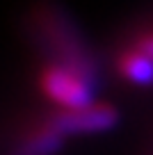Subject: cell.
I'll list each match as a JSON object with an SVG mask.
<instances>
[{"label":"cell","mask_w":153,"mask_h":155,"mask_svg":"<svg viewBox=\"0 0 153 155\" xmlns=\"http://www.w3.org/2000/svg\"><path fill=\"white\" fill-rule=\"evenodd\" d=\"M133 46L139 48L142 53H146L148 57L153 59V25L137 30V34H135V39H133Z\"/></svg>","instance_id":"6"},{"label":"cell","mask_w":153,"mask_h":155,"mask_svg":"<svg viewBox=\"0 0 153 155\" xmlns=\"http://www.w3.org/2000/svg\"><path fill=\"white\" fill-rule=\"evenodd\" d=\"M64 137L66 135L53 121H43L28 130V135L21 139L16 148V155H53L59 150Z\"/></svg>","instance_id":"5"},{"label":"cell","mask_w":153,"mask_h":155,"mask_svg":"<svg viewBox=\"0 0 153 155\" xmlns=\"http://www.w3.org/2000/svg\"><path fill=\"white\" fill-rule=\"evenodd\" d=\"M50 121L64 132V135H94L105 132L119 121V114L110 103L94 101L85 107L76 110H57Z\"/></svg>","instance_id":"3"},{"label":"cell","mask_w":153,"mask_h":155,"mask_svg":"<svg viewBox=\"0 0 153 155\" xmlns=\"http://www.w3.org/2000/svg\"><path fill=\"white\" fill-rule=\"evenodd\" d=\"M34 30L41 34L43 44L53 48V59L55 62L69 64V66L78 68V71L87 73L96 80V66L91 55L87 53V48L82 46L78 30L66 21V16L62 12H57V7L43 5L37 7L34 12Z\"/></svg>","instance_id":"1"},{"label":"cell","mask_w":153,"mask_h":155,"mask_svg":"<svg viewBox=\"0 0 153 155\" xmlns=\"http://www.w3.org/2000/svg\"><path fill=\"white\" fill-rule=\"evenodd\" d=\"M114 66H117V73L126 82L139 84V87L153 84V59L146 53H142L139 48H135L133 44L119 50Z\"/></svg>","instance_id":"4"},{"label":"cell","mask_w":153,"mask_h":155,"mask_svg":"<svg viewBox=\"0 0 153 155\" xmlns=\"http://www.w3.org/2000/svg\"><path fill=\"white\" fill-rule=\"evenodd\" d=\"M37 84L39 91L53 105H57V110H76L94 103V78L55 59H46L41 64Z\"/></svg>","instance_id":"2"}]
</instances>
